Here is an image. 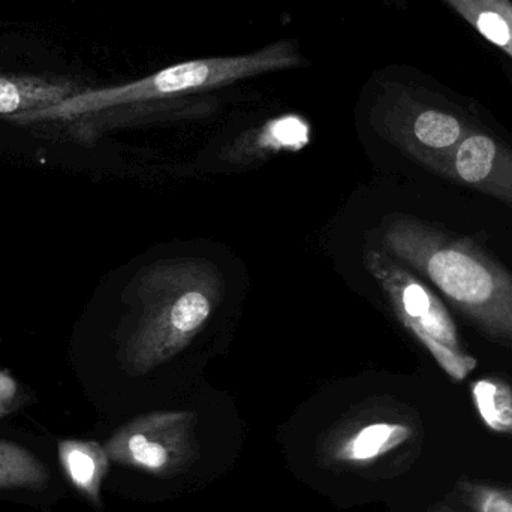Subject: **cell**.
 <instances>
[{"label": "cell", "mask_w": 512, "mask_h": 512, "mask_svg": "<svg viewBox=\"0 0 512 512\" xmlns=\"http://www.w3.org/2000/svg\"><path fill=\"white\" fill-rule=\"evenodd\" d=\"M381 242L487 339L512 348V273L501 262L468 237L409 215L385 219Z\"/></svg>", "instance_id": "cell-1"}, {"label": "cell", "mask_w": 512, "mask_h": 512, "mask_svg": "<svg viewBox=\"0 0 512 512\" xmlns=\"http://www.w3.org/2000/svg\"><path fill=\"white\" fill-rule=\"evenodd\" d=\"M370 128L427 170L483 128L480 108L420 69L390 65L376 71L361 92Z\"/></svg>", "instance_id": "cell-2"}, {"label": "cell", "mask_w": 512, "mask_h": 512, "mask_svg": "<svg viewBox=\"0 0 512 512\" xmlns=\"http://www.w3.org/2000/svg\"><path fill=\"white\" fill-rule=\"evenodd\" d=\"M225 294L218 265L200 258L165 259L132 283L135 322L123 348L132 370L150 372L191 345Z\"/></svg>", "instance_id": "cell-3"}, {"label": "cell", "mask_w": 512, "mask_h": 512, "mask_svg": "<svg viewBox=\"0 0 512 512\" xmlns=\"http://www.w3.org/2000/svg\"><path fill=\"white\" fill-rule=\"evenodd\" d=\"M310 65L295 39H279L258 50L228 56L198 57L174 63L146 77L119 86L75 92L63 101L12 117L21 125L44 120H74L117 108L212 93L262 75Z\"/></svg>", "instance_id": "cell-4"}, {"label": "cell", "mask_w": 512, "mask_h": 512, "mask_svg": "<svg viewBox=\"0 0 512 512\" xmlns=\"http://www.w3.org/2000/svg\"><path fill=\"white\" fill-rule=\"evenodd\" d=\"M364 264L387 295L403 327L451 379L463 381L477 369V358L466 351L456 322L429 283L384 249H367Z\"/></svg>", "instance_id": "cell-5"}, {"label": "cell", "mask_w": 512, "mask_h": 512, "mask_svg": "<svg viewBox=\"0 0 512 512\" xmlns=\"http://www.w3.org/2000/svg\"><path fill=\"white\" fill-rule=\"evenodd\" d=\"M432 173L512 204V149L492 131H472Z\"/></svg>", "instance_id": "cell-6"}, {"label": "cell", "mask_w": 512, "mask_h": 512, "mask_svg": "<svg viewBox=\"0 0 512 512\" xmlns=\"http://www.w3.org/2000/svg\"><path fill=\"white\" fill-rule=\"evenodd\" d=\"M512 63V0H441Z\"/></svg>", "instance_id": "cell-7"}, {"label": "cell", "mask_w": 512, "mask_h": 512, "mask_svg": "<svg viewBox=\"0 0 512 512\" xmlns=\"http://www.w3.org/2000/svg\"><path fill=\"white\" fill-rule=\"evenodd\" d=\"M309 135V126L295 114L274 117L262 123V126L251 129L240 135L227 149L231 162H240L245 155H267L277 150L303 146Z\"/></svg>", "instance_id": "cell-8"}, {"label": "cell", "mask_w": 512, "mask_h": 512, "mask_svg": "<svg viewBox=\"0 0 512 512\" xmlns=\"http://www.w3.org/2000/svg\"><path fill=\"white\" fill-rule=\"evenodd\" d=\"M71 86L41 78L0 75V116L15 117L51 107L74 95Z\"/></svg>", "instance_id": "cell-9"}, {"label": "cell", "mask_w": 512, "mask_h": 512, "mask_svg": "<svg viewBox=\"0 0 512 512\" xmlns=\"http://www.w3.org/2000/svg\"><path fill=\"white\" fill-rule=\"evenodd\" d=\"M411 427L400 423L378 421L358 429L339 451L346 462L367 463L391 453L411 438Z\"/></svg>", "instance_id": "cell-10"}, {"label": "cell", "mask_w": 512, "mask_h": 512, "mask_svg": "<svg viewBox=\"0 0 512 512\" xmlns=\"http://www.w3.org/2000/svg\"><path fill=\"white\" fill-rule=\"evenodd\" d=\"M59 459L69 481L80 492L98 499L102 478L107 472V454L95 442L63 441Z\"/></svg>", "instance_id": "cell-11"}, {"label": "cell", "mask_w": 512, "mask_h": 512, "mask_svg": "<svg viewBox=\"0 0 512 512\" xmlns=\"http://www.w3.org/2000/svg\"><path fill=\"white\" fill-rule=\"evenodd\" d=\"M111 453L116 459H128L147 471H162L170 462V451L152 438L149 418L117 435L111 442Z\"/></svg>", "instance_id": "cell-12"}, {"label": "cell", "mask_w": 512, "mask_h": 512, "mask_svg": "<svg viewBox=\"0 0 512 512\" xmlns=\"http://www.w3.org/2000/svg\"><path fill=\"white\" fill-rule=\"evenodd\" d=\"M472 399L481 420L498 433H512V388L498 378H483L472 385Z\"/></svg>", "instance_id": "cell-13"}, {"label": "cell", "mask_w": 512, "mask_h": 512, "mask_svg": "<svg viewBox=\"0 0 512 512\" xmlns=\"http://www.w3.org/2000/svg\"><path fill=\"white\" fill-rule=\"evenodd\" d=\"M48 478L50 472L29 451L0 441V487L38 489L47 484Z\"/></svg>", "instance_id": "cell-14"}, {"label": "cell", "mask_w": 512, "mask_h": 512, "mask_svg": "<svg viewBox=\"0 0 512 512\" xmlns=\"http://www.w3.org/2000/svg\"><path fill=\"white\" fill-rule=\"evenodd\" d=\"M462 492L475 512H512V492L469 483Z\"/></svg>", "instance_id": "cell-15"}, {"label": "cell", "mask_w": 512, "mask_h": 512, "mask_svg": "<svg viewBox=\"0 0 512 512\" xmlns=\"http://www.w3.org/2000/svg\"><path fill=\"white\" fill-rule=\"evenodd\" d=\"M21 402V391L14 378L0 370V417L14 411Z\"/></svg>", "instance_id": "cell-16"}, {"label": "cell", "mask_w": 512, "mask_h": 512, "mask_svg": "<svg viewBox=\"0 0 512 512\" xmlns=\"http://www.w3.org/2000/svg\"><path fill=\"white\" fill-rule=\"evenodd\" d=\"M385 5L394 6V8L405 9L408 6V0H379Z\"/></svg>", "instance_id": "cell-17"}]
</instances>
